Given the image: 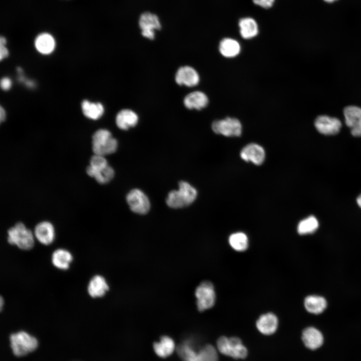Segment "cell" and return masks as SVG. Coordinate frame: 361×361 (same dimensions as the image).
Returning a JSON list of instances; mask_svg holds the SVG:
<instances>
[{
    "mask_svg": "<svg viewBox=\"0 0 361 361\" xmlns=\"http://www.w3.org/2000/svg\"><path fill=\"white\" fill-rule=\"evenodd\" d=\"M301 339L304 346L312 350L320 348L324 342V337L321 332L312 326L304 329L302 332Z\"/></svg>",
    "mask_w": 361,
    "mask_h": 361,
    "instance_id": "14",
    "label": "cell"
},
{
    "mask_svg": "<svg viewBox=\"0 0 361 361\" xmlns=\"http://www.w3.org/2000/svg\"><path fill=\"white\" fill-rule=\"evenodd\" d=\"M197 192L195 188L186 182L181 181L178 190L170 192L166 199V203L170 208H183L191 204L196 199Z\"/></svg>",
    "mask_w": 361,
    "mask_h": 361,
    "instance_id": "3",
    "label": "cell"
},
{
    "mask_svg": "<svg viewBox=\"0 0 361 361\" xmlns=\"http://www.w3.org/2000/svg\"><path fill=\"white\" fill-rule=\"evenodd\" d=\"M117 141L107 129H100L92 136V149L94 154L102 156L114 152L117 148Z\"/></svg>",
    "mask_w": 361,
    "mask_h": 361,
    "instance_id": "6",
    "label": "cell"
},
{
    "mask_svg": "<svg viewBox=\"0 0 361 361\" xmlns=\"http://www.w3.org/2000/svg\"><path fill=\"white\" fill-rule=\"evenodd\" d=\"M240 156L245 161L260 165L264 160L265 152L261 146L252 143L247 144L241 150Z\"/></svg>",
    "mask_w": 361,
    "mask_h": 361,
    "instance_id": "16",
    "label": "cell"
},
{
    "mask_svg": "<svg viewBox=\"0 0 361 361\" xmlns=\"http://www.w3.org/2000/svg\"><path fill=\"white\" fill-rule=\"evenodd\" d=\"M55 44L53 37L47 33L39 34L35 41L36 48L43 54H49L52 52L55 48Z\"/></svg>",
    "mask_w": 361,
    "mask_h": 361,
    "instance_id": "23",
    "label": "cell"
},
{
    "mask_svg": "<svg viewBox=\"0 0 361 361\" xmlns=\"http://www.w3.org/2000/svg\"><path fill=\"white\" fill-rule=\"evenodd\" d=\"M126 201L131 211L137 214H145L150 209V204L147 197L137 189H133L128 193Z\"/></svg>",
    "mask_w": 361,
    "mask_h": 361,
    "instance_id": "10",
    "label": "cell"
},
{
    "mask_svg": "<svg viewBox=\"0 0 361 361\" xmlns=\"http://www.w3.org/2000/svg\"><path fill=\"white\" fill-rule=\"evenodd\" d=\"M356 202L358 206L361 208V194L357 197Z\"/></svg>",
    "mask_w": 361,
    "mask_h": 361,
    "instance_id": "36",
    "label": "cell"
},
{
    "mask_svg": "<svg viewBox=\"0 0 361 361\" xmlns=\"http://www.w3.org/2000/svg\"><path fill=\"white\" fill-rule=\"evenodd\" d=\"M209 103L207 95L200 91L192 92L184 98V104L189 109L201 110L206 107Z\"/></svg>",
    "mask_w": 361,
    "mask_h": 361,
    "instance_id": "19",
    "label": "cell"
},
{
    "mask_svg": "<svg viewBox=\"0 0 361 361\" xmlns=\"http://www.w3.org/2000/svg\"><path fill=\"white\" fill-rule=\"evenodd\" d=\"M176 350L184 361H218L217 349L211 344L196 350L190 341H186L179 344Z\"/></svg>",
    "mask_w": 361,
    "mask_h": 361,
    "instance_id": "1",
    "label": "cell"
},
{
    "mask_svg": "<svg viewBox=\"0 0 361 361\" xmlns=\"http://www.w3.org/2000/svg\"><path fill=\"white\" fill-rule=\"evenodd\" d=\"M318 222L313 216L301 220L297 226V232L300 235H306L314 233L318 227Z\"/></svg>",
    "mask_w": 361,
    "mask_h": 361,
    "instance_id": "30",
    "label": "cell"
},
{
    "mask_svg": "<svg viewBox=\"0 0 361 361\" xmlns=\"http://www.w3.org/2000/svg\"><path fill=\"white\" fill-rule=\"evenodd\" d=\"M82 110L84 115L88 118L97 120L103 114L104 109L100 103L90 102L84 100L81 104Z\"/></svg>",
    "mask_w": 361,
    "mask_h": 361,
    "instance_id": "27",
    "label": "cell"
},
{
    "mask_svg": "<svg viewBox=\"0 0 361 361\" xmlns=\"http://www.w3.org/2000/svg\"><path fill=\"white\" fill-rule=\"evenodd\" d=\"M9 340L12 352L17 357L25 356L35 351L38 346V339L24 330L11 333Z\"/></svg>",
    "mask_w": 361,
    "mask_h": 361,
    "instance_id": "2",
    "label": "cell"
},
{
    "mask_svg": "<svg viewBox=\"0 0 361 361\" xmlns=\"http://www.w3.org/2000/svg\"><path fill=\"white\" fill-rule=\"evenodd\" d=\"M275 0H253V3L264 9H269L272 7Z\"/></svg>",
    "mask_w": 361,
    "mask_h": 361,
    "instance_id": "33",
    "label": "cell"
},
{
    "mask_svg": "<svg viewBox=\"0 0 361 361\" xmlns=\"http://www.w3.org/2000/svg\"><path fill=\"white\" fill-rule=\"evenodd\" d=\"M346 125L350 128L354 136H361V108L356 106H348L343 110Z\"/></svg>",
    "mask_w": 361,
    "mask_h": 361,
    "instance_id": "11",
    "label": "cell"
},
{
    "mask_svg": "<svg viewBox=\"0 0 361 361\" xmlns=\"http://www.w3.org/2000/svg\"><path fill=\"white\" fill-rule=\"evenodd\" d=\"M314 125L317 130L321 134L334 135L340 131L341 123L335 117L320 115L315 119Z\"/></svg>",
    "mask_w": 361,
    "mask_h": 361,
    "instance_id": "12",
    "label": "cell"
},
{
    "mask_svg": "<svg viewBox=\"0 0 361 361\" xmlns=\"http://www.w3.org/2000/svg\"><path fill=\"white\" fill-rule=\"evenodd\" d=\"M219 50L223 56L228 58H234L240 53L241 46L236 40L225 38L220 41Z\"/></svg>",
    "mask_w": 361,
    "mask_h": 361,
    "instance_id": "22",
    "label": "cell"
},
{
    "mask_svg": "<svg viewBox=\"0 0 361 361\" xmlns=\"http://www.w3.org/2000/svg\"><path fill=\"white\" fill-rule=\"evenodd\" d=\"M325 2L328 3H333L337 0H323Z\"/></svg>",
    "mask_w": 361,
    "mask_h": 361,
    "instance_id": "38",
    "label": "cell"
},
{
    "mask_svg": "<svg viewBox=\"0 0 361 361\" xmlns=\"http://www.w3.org/2000/svg\"><path fill=\"white\" fill-rule=\"evenodd\" d=\"M327 303L322 297L317 295H309L304 299V306L307 311L313 314H319L326 308Z\"/></svg>",
    "mask_w": 361,
    "mask_h": 361,
    "instance_id": "26",
    "label": "cell"
},
{
    "mask_svg": "<svg viewBox=\"0 0 361 361\" xmlns=\"http://www.w3.org/2000/svg\"><path fill=\"white\" fill-rule=\"evenodd\" d=\"M12 86V81L8 77H4L1 81V87L4 90H8Z\"/></svg>",
    "mask_w": 361,
    "mask_h": 361,
    "instance_id": "34",
    "label": "cell"
},
{
    "mask_svg": "<svg viewBox=\"0 0 361 361\" xmlns=\"http://www.w3.org/2000/svg\"><path fill=\"white\" fill-rule=\"evenodd\" d=\"M87 290L91 297L100 298L104 296L108 291L109 286L103 276L95 275L90 279Z\"/></svg>",
    "mask_w": 361,
    "mask_h": 361,
    "instance_id": "18",
    "label": "cell"
},
{
    "mask_svg": "<svg viewBox=\"0 0 361 361\" xmlns=\"http://www.w3.org/2000/svg\"><path fill=\"white\" fill-rule=\"evenodd\" d=\"M258 330L264 335H269L275 333L278 326V319L272 312H267L259 316L256 322Z\"/></svg>",
    "mask_w": 361,
    "mask_h": 361,
    "instance_id": "17",
    "label": "cell"
},
{
    "mask_svg": "<svg viewBox=\"0 0 361 361\" xmlns=\"http://www.w3.org/2000/svg\"><path fill=\"white\" fill-rule=\"evenodd\" d=\"M228 242L232 248L237 252H244L249 246L248 238L243 232L232 234L229 237Z\"/></svg>",
    "mask_w": 361,
    "mask_h": 361,
    "instance_id": "28",
    "label": "cell"
},
{
    "mask_svg": "<svg viewBox=\"0 0 361 361\" xmlns=\"http://www.w3.org/2000/svg\"><path fill=\"white\" fill-rule=\"evenodd\" d=\"M155 353L159 357L165 358L171 355L175 349V344L170 337L162 336L159 342L153 344Z\"/></svg>",
    "mask_w": 361,
    "mask_h": 361,
    "instance_id": "25",
    "label": "cell"
},
{
    "mask_svg": "<svg viewBox=\"0 0 361 361\" xmlns=\"http://www.w3.org/2000/svg\"><path fill=\"white\" fill-rule=\"evenodd\" d=\"M7 43L6 39L1 36L0 38V59L2 60L3 59L8 57L9 51L6 47Z\"/></svg>",
    "mask_w": 361,
    "mask_h": 361,
    "instance_id": "32",
    "label": "cell"
},
{
    "mask_svg": "<svg viewBox=\"0 0 361 361\" xmlns=\"http://www.w3.org/2000/svg\"><path fill=\"white\" fill-rule=\"evenodd\" d=\"M213 131L225 136H239L242 133V124L238 119L227 117L214 121L212 124Z\"/></svg>",
    "mask_w": 361,
    "mask_h": 361,
    "instance_id": "8",
    "label": "cell"
},
{
    "mask_svg": "<svg viewBox=\"0 0 361 361\" xmlns=\"http://www.w3.org/2000/svg\"><path fill=\"white\" fill-rule=\"evenodd\" d=\"M6 112L5 109L1 106L0 108V120L1 122L4 121L6 118Z\"/></svg>",
    "mask_w": 361,
    "mask_h": 361,
    "instance_id": "35",
    "label": "cell"
},
{
    "mask_svg": "<svg viewBox=\"0 0 361 361\" xmlns=\"http://www.w3.org/2000/svg\"><path fill=\"white\" fill-rule=\"evenodd\" d=\"M200 76L198 72L189 66L180 67L175 75V81L179 85L194 87L200 82Z\"/></svg>",
    "mask_w": 361,
    "mask_h": 361,
    "instance_id": "13",
    "label": "cell"
},
{
    "mask_svg": "<svg viewBox=\"0 0 361 361\" xmlns=\"http://www.w3.org/2000/svg\"><path fill=\"white\" fill-rule=\"evenodd\" d=\"M8 242L20 249L28 251L32 249L35 244L34 233L21 223H16L8 231Z\"/></svg>",
    "mask_w": 361,
    "mask_h": 361,
    "instance_id": "4",
    "label": "cell"
},
{
    "mask_svg": "<svg viewBox=\"0 0 361 361\" xmlns=\"http://www.w3.org/2000/svg\"><path fill=\"white\" fill-rule=\"evenodd\" d=\"M115 121L119 128L127 130L137 124L138 117L137 114L132 110L124 109L117 113Z\"/></svg>",
    "mask_w": 361,
    "mask_h": 361,
    "instance_id": "21",
    "label": "cell"
},
{
    "mask_svg": "<svg viewBox=\"0 0 361 361\" xmlns=\"http://www.w3.org/2000/svg\"><path fill=\"white\" fill-rule=\"evenodd\" d=\"M33 233L35 238L44 245L51 244L55 237L54 227L48 221H43L37 224Z\"/></svg>",
    "mask_w": 361,
    "mask_h": 361,
    "instance_id": "15",
    "label": "cell"
},
{
    "mask_svg": "<svg viewBox=\"0 0 361 361\" xmlns=\"http://www.w3.org/2000/svg\"><path fill=\"white\" fill-rule=\"evenodd\" d=\"M240 33L245 39H250L256 36L258 33V25L253 18H243L239 22Z\"/></svg>",
    "mask_w": 361,
    "mask_h": 361,
    "instance_id": "24",
    "label": "cell"
},
{
    "mask_svg": "<svg viewBox=\"0 0 361 361\" xmlns=\"http://www.w3.org/2000/svg\"><path fill=\"white\" fill-rule=\"evenodd\" d=\"M108 165L107 160L104 156L94 154L90 160V165L86 168L87 174L94 177L98 172Z\"/></svg>",
    "mask_w": 361,
    "mask_h": 361,
    "instance_id": "29",
    "label": "cell"
},
{
    "mask_svg": "<svg viewBox=\"0 0 361 361\" xmlns=\"http://www.w3.org/2000/svg\"><path fill=\"white\" fill-rule=\"evenodd\" d=\"M195 295L200 311L211 308L215 304L216 295L213 284L209 281L202 282L196 288Z\"/></svg>",
    "mask_w": 361,
    "mask_h": 361,
    "instance_id": "7",
    "label": "cell"
},
{
    "mask_svg": "<svg viewBox=\"0 0 361 361\" xmlns=\"http://www.w3.org/2000/svg\"><path fill=\"white\" fill-rule=\"evenodd\" d=\"M3 304H4V300H3V298L2 296H1V299H0V304H1L0 308H1V310L2 309V308H3Z\"/></svg>",
    "mask_w": 361,
    "mask_h": 361,
    "instance_id": "37",
    "label": "cell"
},
{
    "mask_svg": "<svg viewBox=\"0 0 361 361\" xmlns=\"http://www.w3.org/2000/svg\"><path fill=\"white\" fill-rule=\"evenodd\" d=\"M73 259L72 254L68 250L58 248L52 253L51 262L56 268L66 270L69 269Z\"/></svg>",
    "mask_w": 361,
    "mask_h": 361,
    "instance_id": "20",
    "label": "cell"
},
{
    "mask_svg": "<svg viewBox=\"0 0 361 361\" xmlns=\"http://www.w3.org/2000/svg\"><path fill=\"white\" fill-rule=\"evenodd\" d=\"M114 175L113 169L108 165L104 169L96 173L94 178L99 184H103L110 181L113 177Z\"/></svg>",
    "mask_w": 361,
    "mask_h": 361,
    "instance_id": "31",
    "label": "cell"
},
{
    "mask_svg": "<svg viewBox=\"0 0 361 361\" xmlns=\"http://www.w3.org/2000/svg\"><path fill=\"white\" fill-rule=\"evenodd\" d=\"M138 25L142 35L150 40L154 39L156 31L159 30L161 28L159 18L150 12H144L140 15Z\"/></svg>",
    "mask_w": 361,
    "mask_h": 361,
    "instance_id": "9",
    "label": "cell"
},
{
    "mask_svg": "<svg viewBox=\"0 0 361 361\" xmlns=\"http://www.w3.org/2000/svg\"><path fill=\"white\" fill-rule=\"evenodd\" d=\"M217 347L221 353L235 359H244L248 355L247 348L238 337L222 336L217 341Z\"/></svg>",
    "mask_w": 361,
    "mask_h": 361,
    "instance_id": "5",
    "label": "cell"
}]
</instances>
